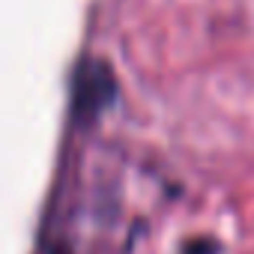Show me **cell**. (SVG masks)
I'll list each match as a JSON object with an SVG mask.
<instances>
[{"mask_svg":"<svg viewBox=\"0 0 254 254\" xmlns=\"http://www.w3.org/2000/svg\"><path fill=\"white\" fill-rule=\"evenodd\" d=\"M183 254H221V245L215 239H194L183 248Z\"/></svg>","mask_w":254,"mask_h":254,"instance_id":"2","label":"cell"},{"mask_svg":"<svg viewBox=\"0 0 254 254\" xmlns=\"http://www.w3.org/2000/svg\"><path fill=\"white\" fill-rule=\"evenodd\" d=\"M117 93V78L111 72V66L99 57H90L78 66L75 75V87H72V111L78 120L90 123L93 117H99L111 99Z\"/></svg>","mask_w":254,"mask_h":254,"instance_id":"1","label":"cell"}]
</instances>
